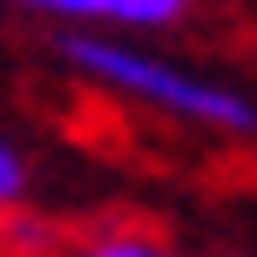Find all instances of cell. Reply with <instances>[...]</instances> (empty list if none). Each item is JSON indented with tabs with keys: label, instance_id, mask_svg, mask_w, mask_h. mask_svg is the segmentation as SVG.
Masks as SVG:
<instances>
[{
	"label": "cell",
	"instance_id": "cell-4",
	"mask_svg": "<svg viewBox=\"0 0 257 257\" xmlns=\"http://www.w3.org/2000/svg\"><path fill=\"white\" fill-rule=\"evenodd\" d=\"M21 203H27V163H21L14 142H0V217L21 210Z\"/></svg>",
	"mask_w": 257,
	"mask_h": 257
},
{
	"label": "cell",
	"instance_id": "cell-1",
	"mask_svg": "<svg viewBox=\"0 0 257 257\" xmlns=\"http://www.w3.org/2000/svg\"><path fill=\"white\" fill-rule=\"evenodd\" d=\"M61 54H68V68H81L88 81L128 95V102H149V108H163V115H183V122L210 128V136H257V102L250 95L223 88V81H203V75H190V68L163 61V54H142V48H128V41H108V34H68Z\"/></svg>",
	"mask_w": 257,
	"mask_h": 257
},
{
	"label": "cell",
	"instance_id": "cell-2",
	"mask_svg": "<svg viewBox=\"0 0 257 257\" xmlns=\"http://www.w3.org/2000/svg\"><path fill=\"white\" fill-rule=\"evenodd\" d=\"M27 14H54V21H88V27H169L190 14V0H14Z\"/></svg>",
	"mask_w": 257,
	"mask_h": 257
},
{
	"label": "cell",
	"instance_id": "cell-3",
	"mask_svg": "<svg viewBox=\"0 0 257 257\" xmlns=\"http://www.w3.org/2000/svg\"><path fill=\"white\" fill-rule=\"evenodd\" d=\"M61 257H176V250L149 230H95V237H75Z\"/></svg>",
	"mask_w": 257,
	"mask_h": 257
}]
</instances>
